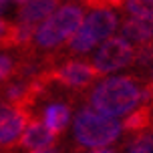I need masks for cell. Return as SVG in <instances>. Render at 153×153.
Masks as SVG:
<instances>
[{"label": "cell", "mask_w": 153, "mask_h": 153, "mask_svg": "<svg viewBox=\"0 0 153 153\" xmlns=\"http://www.w3.org/2000/svg\"><path fill=\"white\" fill-rule=\"evenodd\" d=\"M87 153H115V151L105 145V147H91V151H87Z\"/></svg>", "instance_id": "obj_18"}, {"label": "cell", "mask_w": 153, "mask_h": 153, "mask_svg": "<svg viewBox=\"0 0 153 153\" xmlns=\"http://www.w3.org/2000/svg\"><path fill=\"white\" fill-rule=\"evenodd\" d=\"M147 91H149V95L153 97V85H151V87H147Z\"/></svg>", "instance_id": "obj_21"}, {"label": "cell", "mask_w": 153, "mask_h": 153, "mask_svg": "<svg viewBox=\"0 0 153 153\" xmlns=\"http://www.w3.org/2000/svg\"><path fill=\"white\" fill-rule=\"evenodd\" d=\"M54 141H56V133L53 129H48L42 121L30 119V123L26 125L24 133L18 139V145L26 151H36V149H45V147L54 145Z\"/></svg>", "instance_id": "obj_8"}, {"label": "cell", "mask_w": 153, "mask_h": 153, "mask_svg": "<svg viewBox=\"0 0 153 153\" xmlns=\"http://www.w3.org/2000/svg\"><path fill=\"white\" fill-rule=\"evenodd\" d=\"M151 76H153V69H151Z\"/></svg>", "instance_id": "obj_23"}, {"label": "cell", "mask_w": 153, "mask_h": 153, "mask_svg": "<svg viewBox=\"0 0 153 153\" xmlns=\"http://www.w3.org/2000/svg\"><path fill=\"white\" fill-rule=\"evenodd\" d=\"M119 26V16L113 6L95 4L85 14L79 30L69 38V51L73 54H87L105 38L113 36V32Z\"/></svg>", "instance_id": "obj_3"}, {"label": "cell", "mask_w": 153, "mask_h": 153, "mask_svg": "<svg viewBox=\"0 0 153 153\" xmlns=\"http://www.w3.org/2000/svg\"><path fill=\"white\" fill-rule=\"evenodd\" d=\"M83 18L85 10L81 4L75 2L61 4L48 18H45L36 26L30 45H34L40 51H53L62 42H69V38L79 30Z\"/></svg>", "instance_id": "obj_2"}, {"label": "cell", "mask_w": 153, "mask_h": 153, "mask_svg": "<svg viewBox=\"0 0 153 153\" xmlns=\"http://www.w3.org/2000/svg\"><path fill=\"white\" fill-rule=\"evenodd\" d=\"M149 123H151V111L147 107L137 109L135 113H131L125 121H123V129L125 131H141V129H149Z\"/></svg>", "instance_id": "obj_12"}, {"label": "cell", "mask_w": 153, "mask_h": 153, "mask_svg": "<svg viewBox=\"0 0 153 153\" xmlns=\"http://www.w3.org/2000/svg\"><path fill=\"white\" fill-rule=\"evenodd\" d=\"M123 125L115 117L103 115L95 109H83L79 111L73 123V133L75 139L83 147H105L109 143L117 141L121 135Z\"/></svg>", "instance_id": "obj_4"}, {"label": "cell", "mask_w": 153, "mask_h": 153, "mask_svg": "<svg viewBox=\"0 0 153 153\" xmlns=\"http://www.w3.org/2000/svg\"><path fill=\"white\" fill-rule=\"evenodd\" d=\"M48 81L54 83H61L65 87L71 89H83L87 85H91L99 73L93 67V62H85V61H67L62 62L61 67H56L53 71H46L45 73Z\"/></svg>", "instance_id": "obj_6"}, {"label": "cell", "mask_w": 153, "mask_h": 153, "mask_svg": "<svg viewBox=\"0 0 153 153\" xmlns=\"http://www.w3.org/2000/svg\"><path fill=\"white\" fill-rule=\"evenodd\" d=\"M10 4H14V6H22L24 2H28V0H8Z\"/></svg>", "instance_id": "obj_20"}, {"label": "cell", "mask_w": 153, "mask_h": 153, "mask_svg": "<svg viewBox=\"0 0 153 153\" xmlns=\"http://www.w3.org/2000/svg\"><path fill=\"white\" fill-rule=\"evenodd\" d=\"M125 0H95L93 4H89V6H95V4H105V6H121Z\"/></svg>", "instance_id": "obj_17"}, {"label": "cell", "mask_w": 153, "mask_h": 153, "mask_svg": "<svg viewBox=\"0 0 153 153\" xmlns=\"http://www.w3.org/2000/svg\"><path fill=\"white\" fill-rule=\"evenodd\" d=\"M59 8V0H28L16 12V22L38 26Z\"/></svg>", "instance_id": "obj_9"}, {"label": "cell", "mask_w": 153, "mask_h": 153, "mask_svg": "<svg viewBox=\"0 0 153 153\" xmlns=\"http://www.w3.org/2000/svg\"><path fill=\"white\" fill-rule=\"evenodd\" d=\"M10 28H12V24H8L4 18H0V46L4 48L8 45V36H10Z\"/></svg>", "instance_id": "obj_16"}, {"label": "cell", "mask_w": 153, "mask_h": 153, "mask_svg": "<svg viewBox=\"0 0 153 153\" xmlns=\"http://www.w3.org/2000/svg\"><path fill=\"white\" fill-rule=\"evenodd\" d=\"M121 36L131 45H145L153 40V18H135L129 16L121 24Z\"/></svg>", "instance_id": "obj_10"}, {"label": "cell", "mask_w": 153, "mask_h": 153, "mask_svg": "<svg viewBox=\"0 0 153 153\" xmlns=\"http://www.w3.org/2000/svg\"><path fill=\"white\" fill-rule=\"evenodd\" d=\"M71 121V107L65 103H53L45 109L42 113V123H45L48 129H53L54 133H61L65 131V127Z\"/></svg>", "instance_id": "obj_11"}, {"label": "cell", "mask_w": 153, "mask_h": 153, "mask_svg": "<svg viewBox=\"0 0 153 153\" xmlns=\"http://www.w3.org/2000/svg\"><path fill=\"white\" fill-rule=\"evenodd\" d=\"M149 97V91H143L133 76H107L95 85L89 103L95 111L109 117H123L139 107V103Z\"/></svg>", "instance_id": "obj_1"}, {"label": "cell", "mask_w": 153, "mask_h": 153, "mask_svg": "<svg viewBox=\"0 0 153 153\" xmlns=\"http://www.w3.org/2000/svg\"><path fill=\"white\" fill-rule=\"evenodd\" d=\"M81 2H89V4H93V2H95V0H81Z\"/></svg>", "instance_id": "obj_22"}, {"label": "cell", "mask_w": 153, "mask_h": 153, "mask_svg": "<svg viewBox=\"0 0 153 153\" xmlns=\"http://www.w3.org/2000/svg\"><path fill=\"white\" fill-rule=\"evenodd\" d=\"M30 153H59V151H56V149L51 145V147H45V149H36V151H30Z\"/></svg>", "instance_id": "obj_19"}, {"label": "cell", "mask_w": 153, "mask_h": 153, "mask_svg": "<svg viewBox=\"0 0 153 153\" xmlns=\"http://www.w3.org/2000/svg\"><path fill=\"white\" fill-rule=\"evenodd\" d=\"M135 61V46L125 36H109L99 45L93 56V67L99 75H109Z\"/></svg>", "instance_id": "obj_5"}, {"label": "cell", "mask_w": 153, "mask_h": 153, "mask_svg": "<svg viewBox=\"0 0 153 153\" xmlns=\"http://www.w3.org/2000/svg\"><path fill=\"white\" fill-rule=\"evenodd\" d=\"M30 111L16 105H0V147L8 149L20 139L26 125L30 123Z\"/></svg>", "instance_id": "obj_7"}, {"label": "cell", "mask_w": 153, "mask_h": 153, "mask_svg": "<svg viewBox=\"0 0 153 153\" xmlns=\"http://www.w3.org/2000/svg\"><path fill=\"white\" fill-rule=\"evenodd\" d=\"M123 6L129 16L135 18H153V0H125Z\"/></svg>", "instance_id": "obj_13"}, {"label": "cell", "mask_w": 153, "mask_h": 153, "mask_svg": "<svg viewBox=\"0 0 153 153\" xmlns=\"http://www.w3.org/2000/svg\"><path fill=\"white\" fill-rule=\"evenodd\" d=\"M127 153H153V135L145 133V135L137 137L129 145V151Z\"/></svg>", "instance_id": "obj_14"}, {"label": "cell", "mask_w": 153, "mask_h": 153, "mask_svg": "<svg viewBox=\"0 0 153 153\" xmlns=\"http://www.w3.org/2000/svg\"><path fill=\"white\" fill-rule=\"evenodd\" d=\"M16 73V62L8 54H0V83L6 81Z\"/></svg>", "instance_id": "obj_15"}]
</instances>
